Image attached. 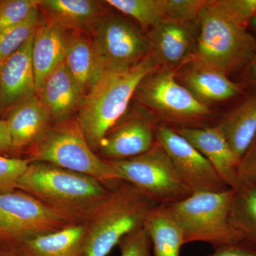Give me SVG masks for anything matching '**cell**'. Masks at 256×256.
I'll list each match as a JSON object with an SVG mask.
<instances>
[{"instance_id": "1", "label": "cell", "mask_w": 256, "mask_h": 256, "mask_svg": "<svg viewBox=\"0 0 256 256\" xmlns=\"http://www.w3.org/2000/svg\"><path fill=\"white\" fill-rule=\"evenodd\" d=\"M18 190L74 222H86L110 188L94 176L43 162H31Z\"/></svg>"}, {"instance_id": "2", "label": "cell", "mask_w": 256, "mask_h": 256, "mask_svg": "<svg viewBox=\"0 0 256 256\" xmlns=\"http://www.w3.org/2000/svg\"><path fill=\"white\" fill-rule=\"evenodd\" d=\"M158 67L150 54L128 68L106 69L84 96L76 119L96 153L106 133L124 116L139 84Z\"/></svg>"}, {"instance_id": "3", "label": "cell", "mask_w": 256, "mask_h": 256, "mask_svg": "<svg viewBox=\"0 0 256 256\" xmlns=\"http://www.w3.org/2000/svg\"><path fill=\"white\" fill-rule=\"evenodd\" d=\"M158 206L136 186L120 182L86 222L82 256H107L126 235L144 227Z\"/></svg>"}, {"instance_id": "4", "label": "cell", "mask_w": 256, "mask_h": 256, "mask_svg": "<svg viewBox=\"0 0 256 256\" xmlns=\"http://www.w3.org/2000/svg\"><path fill=\"white\" fill-rule=\"evenodd\" d=\"M28 159L94 176L109 188L120 182L116 170L88 143L76 119L54 124L28 151Z\"/></svg>"}, {"instance_id": "5", "label": "cell", "mask_w": 256, "mask_h": 256, "mask_svg": "<svg viewBox=\"0 0 256 256\" xmlns=\"http://www.w3.org/2000/svg\"><path fill=\"white\" fill-rule=\"evenodd\" d=\"M234 190L193 194L166 208L182 230L184 244L203 242L214 248L242 242L230 223Z\"/></svg>"}, {"instance_id": "6", "label": "cell", "mask_w": 256, "mask_h": 256, "mask_svg": "<svg viewBox=\"0 0 256 256\" xmlns=\"http://www.w3.org/2000/svg\"><path fill=\"white\" fill-rule=\"evenodd\" d=\"M198 24L193 60L202 65L228 75L244 70L255 56L256 41L250 32L212 12L206 5Z\"/></svg>"}, {"instance_id": "7", "label": "cell", "mask_w": 256, "mask_h": 256, "mask_svg": "<svg viewBox=\"0 0 256 256\" xmlns=\"http://www.w3.org/2000/svg\"><path fill=\"white\" fill-rule=\"evenodd\" d=\"M108 161L116 170L119 181L136 186L158 205L172 204L193 194L156 142L140 156Z\"/></svg>"}, {"instance_id": "8", "label": "cell", "mask_w": 256, "mask_h": 256, "mask_svg": "<svg viewBox=\"0 0 256 256\" xmlns=\"http://www.w3.org/2000/svg\"><path fill=\"white\" fill-rule=\"evenodd\" d=\"M134 95L140 104L171 124H186L210 114L208 106L195 98L176 80L174 70L166 67H158L148 74Z\"/></svg>"}, {"instance_id": "9", "label": "cell", "mask_w": 256, "mask_h": 256, "mask_svg": "<svg viewBox=\"0 0 256 256\" xmlns=\"http://www.w3.org/2000/svg\"><path fill=\"white\" fill-rule=\"evenodd\" d=\"M74 222L36 198L21 191L0 193V242L15 244L56 232Z\"/></svg>"}, {"instance_id": "10", "label": "cell", "mask_w": 256, "mask_h": 256, "mask_svg": "<svg viewBox=\"0 0 256 256\" xmlns=\"http://www.w3.org/2000/svg\"><path fill=\"white\" fill-rule=\"evenodd\" d=\"M92 44L106 69H122L150 54L148 38L119 16H102L94 28Z\"/></svg>"}, {"instance_id": "11", "label": "cell", "mask_w": 256, "mask_h": 256, "mask_svg": "<svg viewBox=\"0 0 256 256\" xmlns=\"http://www.w3.org/2000/svg\"><path fill=\"white\" fill-rule=\"evenodd\" d=\"M156 138L192 193L220 192L230 188L206 158L174 129L158 126Z\"/></svg>"}, {"instance_id": "12", "label": "cell", "mask_w": 256, "mask_h": 256, "mask_svg": "<svg viewBox=\"0 0 256 256\" xmlns=\"http://www.w3.org/2000/svg\"><path fill=\"white\" fill-rule=\"evenodd\" d=\"M200 24L164 20L150 28L148 41L150 54L159 66L174 70L193 60L197 46Z\"/></svg>"}, {"instance_id": "13", "label": "cell", "mask_w": 256, "mask_h": 256, "mask_svg": "<svg viewBox=\"0 0 256 256\" xmlns=\"http://www.w3.org/2000/svg\"><path fill=\"white\" fill-rule=\"evenodd\" d=\"M156 127L151 120L141 117L119 121L106 133L96 152L106 160L128 159L142 154L156 144Z\"/></svg>"}, {"instance_id": "14", "label": "cell", "mask_w": 256, "mask_h": 256, "mask_svg": "<svg viewBox=\"0 0 256 256\" xmlns=\"http://www.w3.org/2000/svg\"><path fill=\"white\" fill-rule=\"evenodd\" d=\"M34 33L9 58L0 70V109L11 110L36 95L32 50Z\"/></svg>"}, {"instance_id": "15", "label": "cell", "mask_w": 256, "mask_h": 256, "mask_svg": "<svg viewBox=\"0 0 256 256\" xmlns=\"http://www.w3.org/2000/svg\"><path fill=\"white\" fill-rule=\"evenodd\" d=\"M174 130L206 158L229 188H238L240 184L238 175L239 160L220 128L215 126Z\"/></svg>"}, {"instance_id": "16", "label": "cell", "mask_w": 256, "mask_h": 256, "mask_svg": "<svg viewBox=\"0 0 256 256\" xmlns=\"http://www.w3.org/2000/svg\"><path fill=\"white\" fill-rule=\"evenodd\" d=\"M183 66L180 75L181 84L202 104L223 102L244 94V84L233 82L226 74L194 60Z\"/></svg>"}, {"instance_id": "17", "label": "cell", "mask_w": 256, "mask_h": 256, "mask_svg": "<svg viewBox=\"0 0 256 256\" xmlns=\"http://www.w3.org/2000/svg\"><path fill=\"white\" fill-rule=\"evenodd\" d=\"M36 94L54 124L72 118L84 97L64 62L46 77Z\"/></svg>"}, {"instance_id": "18", "label": "cell", "mask_w": 256, "mask_h": 256, "mask_svg": "<svg viewBox=\"0 0 256 256\" xmlns=\"http://www.w3.org/2000/svg\"><path fill=\"white\" fill-rule=\"evenodd\" d=\"M5 121L13 151H28L52 126V121L37 94L10 110Z\"/></svg>"}, {"instance_id": "19", "label": "cell", "mask_w": 256, "mask_h": 256, "mask_svg": "<svg viewBox=\"0 0 256 256\" xmlns=\"http://www.w3.org/2000/svg\"><path fill=\"white\" fill-rule=\"evenodd\" d=\"M86 222L41 234L13 244L22 256H82Z\"/></svg>"}, {"instance_id": "20", "label": "cell", "mask_w": 256, "mask_h": 256, "mask_svg": "<svg viewBox=\"0 0 256 256\" xmlns=\"http://www.w3.org/2000/svg\"><path fill=\"white\" fill-rule=\"evenodd\" d=\"M67 38L66 30L50 21L36 28L32 50L36 92L46 77L64 62Z\"/></svg>"}, {"instance_id": "21", "label": "cell", "mask_w": 256, "mask_h": 256, "mask_svg": "<svg viewBox=\"0 0 256 256\" xmlns=\"http://www.w3.org/2000/svg\"><path fill=\"white\" fill-rule=\"evenodd\" d=\"M64 62L84 96L106 70L92 40L78 34L67 38Z\"/></svg>"}, {"instance_id": "22", "label": "cell", "mask_w": 256, "mask_h": 256, "mask_svg": "<svg viewBox=\"0 0 256 256\" xmlns=\"http://www.w3.org/2000/svg\"><path fill=\"white\" fill-rule=\"evenodd\" d=\"M216 126L240 160L256 136V90L246 95Z\"/></svg>"}, {"instance_id": "23", "label": "cell", "mask_w": 256, "mask_h": 256, "mask_svg": "<svg viewBox=\"0 0 256 256\" xmlns=\"http://www.w3.org/2000/svg\"><path fill=\"white\" fill-rule=\"evenodd\" d=\"M38 6L66 31L92 30L104 16L100 3L92 0H40Z\"/></svg>"}, {"instance_id": "24", "label": "cell", "mask_w": 256, "mask_h": 256, "mask_svg": "<svg viewBox=\"0 0 256 256\" xmlns=\"http://www.w3.org/2000/svg\"><path fill=\"white\" fill-rule=\"evenodd\" d=\"M150 237L153 256H180L184 245L182 230L164 205H158L144 226Z\"/></svg>"}, {"instance_id": "25", "label": "cell", "mask_w": 256, "mask_h": 256, "mask_svg": "<svg viewBox=\"0 0 256 256\" xmlns=\"http://www.w3.org/2000/svg\"><path fill=\"white\" fill-rule=\"evenodd\" d=\"M230 223L242 244L256 250V184H240L234 190Z\"/></svg>"}, {"instance_id": "26", "label": "cell", "mask_w": 256, "mask_h": 256, "mask_svg": "<svg viewBox=\"0 0 256 256\" xmlns=\"http://www.w3.org/2000/svg\"><path fill=\"white\" fill-rule=\"evenodd\" d=\"M106 2L132 16L143 28H153L165 18L166 0H107Z\"/></svg>"}, {"instance_id": "27", "label": "cell", "mask_w": 256, "mask_h": 256, "mask_svg": "<svg viewBox=\"0 0 256 256\" xmlns=\"http://www.w3.org/2000/svg\"><path fill=\"white\" fill-rule=\"evenodd\" d=\"M40 9L35 8L30 15L14 26L0 34V62L4 63L6 58L18 50L40 26Z\"/></svg>"}, {"instance_id": "28", "label": "cell", "mask_w": 256, "mask_h": 256, "mask_svg": "<svg viewBox=\"0 0 256 256\" xmlns=\"http://www.w3.org/2000/svg\"><path fill=\"white\" fill-rule=\"evenodd\" d=\"M206 8L239 28L248 30L256 14V0H207Z\"/></svg>"}, {"instance_id": "29", "label": "cell", "mask_w": 256, "mask_h": 256, "mask_svg": "<svg viewBox=\"0 0 256 256\" xmlns=\"http://www.w3.org/2000/svg\"><path fill=\"white\" fill-rule=\"evenodd\" d=\"M40 0H0V34L28 18Z\"/></svg>"}, {"instance_id": "30", "label": "cell", "mask_w": 256, "mask_h": 256, "mask_svg": "<svg viewBox=\"0 0 256 256\" xmlns=\"http://www.w3.org/2000/svg\"><path fill=\"white\" fill-rule=\"evenodd\" d=\"M207 0H166L164 20L182 23L198 21Z\"/></svg>"}, {"instance_id": "31", "label": "cell", "mask_w": 256, "mask_h": 256, "mask_svg": "<svg viewBox=\"0 0 256 256\" xmlns=\"http://www.w3.org/2000/svg\"><path fill=\"white\" fill-rule=\"evenodd\" d=\"M31 160L0 154V193L18 190L20 178L28 169Z\"/></svg>"}, {"instance_id": "32", "label": "cell", "mask_w": 256, "mask_h": 256, "mask_svg": "<svg viewBox=\"0 0 256 256\" xmlns=\"http://www.w3.org/2000/svg\"><path fill=\"white\" fill-rule=\"evenodd\" d=\"M118 246L120 256H153L150 237L144 227L128 234Z\"/></svg>"}, {"instance_id": "33", "label": "cell", "mask_w": 256, "mask_h": 256, "mask_svg": "<svg viewBox=\"0 0 256 256\" xmlns=\"http://www.w3.org/2000/svg\"><path fill=\"white\" fill-rule=\"evenodd\" d=\"M238 175L240 183L256 184V136L239 160Z\"/></svg>"}, {"instance_id": "34", "label": "cell", "mask_w": 256, "mask_h": 256, "mask_svg": "<svg viewBox=\"0 0 256 256\" xmlns=\"http://www.w3.org/2000/svg\"><path fill=\"white\" fill-rule=\"evenodd\" d=\"M206 256H256V250L242 242L214 248Z\"/></svg>"}, {"instance_id": "35", "label": "cell", "mask_w": 256, "mask_h": 256, "mask_svg": "<svg viewBox=\"0 0 256 256\" xmlns=\"http://www.w3.org/2000/svg\"><path fill=\"white\" fill-rule=\"evenodd\" d=\"M13 152L11 137L5 120L0 119V154Z\"/></svg>"}, {"instance_id": "36", "label": "cell", "mask_w": 256, "mask_h": 256, "mask_svg": "<svg viewBox=\"0 0 256 256\" xmlns=\"http://www.w3.org/2000/svg\"><path fill=\"white\" fill-rule=\"evenodd\" d=\"M244 79L252 86L256 87V54L244 69Z\"/></svg>"}, {"instance_id": "37", "label": "cell", "mask_w": 256, "mask_h": 256, "mask_svg": "<svg viewBox=\"0 0 256 256\" xmlns=\"http://www.w3.org/2000/svg\"><path fill=\"white\" fill-rule=\"evenodd\" d=\"M0 256H22L13 244L0 242Z\"/></svg>"}, {"instance_id": "38", "label": "cell", "mask_w": 256, "mask_h": 256, "mask_svg": "<svg viewBox=\"0 0 256 256\" xmlns=\"http://www.w3.org/2000/svg\"><path fill=\"white\" fill-rule=\"evenodd\" d=\"M248 31L250 32V34L254 36L256 41V14L250 22V24L248 28Z\"/></svg>"}, {"instance_id": "39", "label": "cell", "mask_w": 256, "mask_h": 256, "mask_svg": "<svg viewBox=\"0 0 256 256\" xmlns=\"http://www.w3.org/2000/svg\"><path fill=\"white\" fill-rule=\"evenodd\" d=\"M2 64L3 63H1V62H0V70H1L2 66Z\"/></svg>"}]
</instances>
